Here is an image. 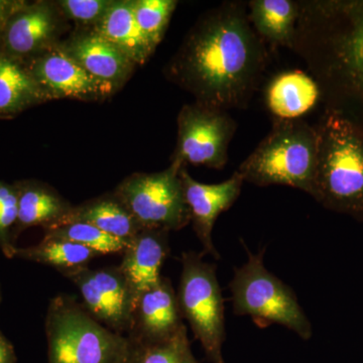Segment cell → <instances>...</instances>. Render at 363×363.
Wrapping results in <instances>:
<instances>
[{"label":"cell","mask_w":363,"mask_h":363,"mask_svg":"<svg viewBox=\"0 0 363 363\" xmlns=\"http://www.w3.org/2000/svg\"><path fill=\"white\" fill-rule=\"evenodd\" d=\"M321 88L300 70L283 72L272 79L266 91L267 108L278 119H298L316 106Z\"/></svg>","instance_id":"17"},{"label":"cell","mask_w":363,"mask_h":363,"mask_svg":"<svg viewBox=\"0 0 363 363\" xmlns=\"http://www.w3.org/2000/svg\"><path fill=\"white\" fill-rule=\"evenodd\" d=\"M92 30L116 45L136 66L143 65L156 50L136 23L133 0L112 2Z\"/></svg>","instance_id":"18"},{"label":"cell","mask_w":363,"mask_h":363,"mask_svg":"<svg viewBox=\"0 0 363 363\" xmlns=\"http://www.w3.org/2000/svg\"><path fill=\"white\" fill-rule=\"evenodd\" d=\"M186 326L178 334L164 342L152 345H135V363H183L190 347Z\"/></svg>","instance_id":"27"},{"label":"cell","mask_w":363,"mask_h":363,"mask_svg":"<svg viewBox=\"0 0 363 363\" xmlns=\"http://www.w3.org/2000/svg\"><path fill=\"white\" fill-rule=\"evenodd\" d=\"M295 45L335 109L363 128V0L298 4ZM294 45V47H295Z\"/></svg>","instance_id":"2"},{"label":"cell","mask_w":363,"mask_h":363,"mask_svg":"<svg viewBox=\"0 0 363 363\" xmlns=\"http://www.w3.org/2000/svg\"><path fill=\"white\" fill-rule=\"evenodd\" d=\"M21 4H16V2L1 1L0 0V28L6 26L7 21L9 20V18L13 16L14 11Z\"/></svg>","instance_id":"30"},{"label":"cell","mask_w":363,"mask_h":363,"mask_svg":"<svg viewBox=\"0 0 363 363\" xmlns=\"http://www.w3.org/2000/svg\"><path fill=\"white\" fill-rule=\"evenodd\" d=\"M180 177L196 235L205 253L214 259H220L212 240L214 224L220 214L233 206L240 197L245 180L236 171L222 183H200L190 176L186 167L181 169Z\"/></svg>","instance_id":"12"},{"label":"cell","mask_w":363,"mask_h":363,"mask_svg":"<svg viewBox=\"0 0 363 363\" xmlns=\"http://www.w3.org/2000/svg\"><path fill=\"white\" fill-rule=\"evenodd\" d=\"M247 250V262L238 267L230 283L233 312L252 316L257 324H279L303 340L312 336V326L295 293L264 264V250Z\"/></svg>","instance_id":"6"},{"label":"cell","mask_w":363,"mask_h":363,"mask_svg":"<svg viewBox=\"0 0 363 363\" xmlns=\"http://www.w3.org/2000/svg\"><path fill=\"white\" fill-rule=\"evenodd\" d=\"M44 238L78 243L94 250L100 255L123 253L130 242L104 233L90 224L80 223V222L45 229Z\"/></svg>","instance_id":"24"},{"label":"cell","mask_w":363,"mask_h":363,"mask_svg":"<svg viewBox=\"0 0 363 363\" xmlns=\"http://www.w3.org/2000/svg\"><path fill=\"white\" fill-rule=\"evenodd\" d=\"M18 192L16 185L0 182V250L7 259L16 253L14 228L18 221Z\"/></svg>","instance_id":"26"},{"label":"cell","mask_w":363,"mask_h":363,"mask_svg":"<svg viewBox=\"0 0 363 363\" xmlns=\"http://www.w3.org/2000/svg\"><path fill=\"white\" fill-rule=\"evenodd\" d=\"M113 0H60L57 6L64 18L92 28L108 11Z\"/></svg>","instance_id":"28"},{"label":"cell","mask_w":363,"mask_h":363,"mask_svg":"<svg viewBox=\"0 0 363 363\" xmlns=\"http://www.w3.org/2000/svg\"><path fill=\"white\" fill-rule=\"evenodd\" d=\"M75 222L90 224L126 241L135 238L143 229L113 193L72 206L70 211L51 228Z\"/></svg>","instance_id":"19"},{"label":"cell","mask_w":363,"mask_h":363,"mask_svg":"<svg viewBox=\"0 0 363 363\" xmlns=\"http://www.w3.org/2000/svg\"><path fill=\"white\" fill-rule=\"evenodd\" d=\"M58 45L91 76L116 91L128 82L136 67L116 45L92 28L74 33Z\"/></svg>","instance_id":"14"},{"label":"cell","mask_w":363,"mask_h":363,"mask_svg":"<svg viewBox=\"0 0 363 363\" xmlns=\"http://www.w3.org/2000/svg\"><path fill=\"white\" fill-rule=\"evenodd\" d=\"M133 4L136 23L150 45L156 49L164 39L178 2L176 0H133Z\"/></svg>","instance_id":"25"},{"label":"cell","mask_w":363,"mask_h":363,"mask_svg":"<svg viewBox=\"0 0 363 363\" xmlns=\"http://www.w3.org/2000/svg\"><path fill=\"white\" fill-rule=\"evenodd\" d=\"M45 331L48 363H128L135 354L128 336L107 328L67 294L50 301Z\"/></svg>","instance_id":"4"},{"label":"cell","mask_w":363,"mask_h":363,"mask_svg":"<svg viewBox=\"0 0 363 363\" xmlns=\"http://www.w3.org/2000/svg\"><path fill=\"white\" fill-rule=\"evenodd\" d=\"M177 300L182 318L187 320L208 362L226 363L222 354L225 340L223 298L216 267L205 262L201 253L189 252L182 255Z\"/></svg>","instance_id":"7"},{"label":"cell","mask_w":363,"mask_h":363,"mask_svg":"<svg viewBox=\"0 0 363 363\" xmlns=\"http://www.w3.org/2000/svg\"><path fill=\"white\" fill-rule=\"evenodd\" d=\"M317 162L316 128L301 119H278L238 172L259 187L288 186L312 196Z\"/></svg>","instance_id":"5"},{"label":"cell","mask_w":363,"mask_h":363,"mask_svg":"<svg viewBox=\"0 0 363 363\" xmlns=\"http://www.w3.org/2000/svg\"><path fill=\"white\" fill-rule=\"evenodd\" d=\"M16 350L13 343L0 332V363H16Z\"/></svg>","instance_id":"29"},{"label":"cell","mask_w":363,"mask_h":363,"mask_svg":"<svg viewBox=\"0 0 363 363\" xmlns=\"http://www.w3.org/2000/svg\"><path fill=\"white\" fill-rule=\"evenodd\" d=\"M318 133L312 197L325 207L363 218V128L327 108Z\"/></svg>","instance_id":"3"},{"label":"cell","mask_w":363,"mask_h":363,"mask_svg":"<svg viewBox=\"0 0 363 363\" xmlns=\"http://www.w3.org/2000/svg\"><path fill=\"white\" fill-rule=\"evenodd\" d=\"M128 363H135V354H133V358H131L130 362H128Z\"/></svg>","instance_id":"32"},{"label":"cell","mask_w":363,"mask_h":363,"mask_svg":"<svg viewBox=\"0 0 363 363\" xmlns=\"http://www.w3.org/2000/svg\"><path fill=\"white\" fill-rule=\"evenodd\" d=\"M183 363H198L194 354H193L192 350H191V346L188 348L187 352H186Z\"/></svg>","instance_id":"31"},{"label":"cell","mask_w":363,"mask_h":363,"mask_svg":"<svg viewBox=\"0 0 363 363\" xmlns=\"http://www.w3.org/2000/svg\"><path fill=\"white\" fill-rule=\"evenodd\" d=\"M63 276L78 289L82 305L91 316L116 333L130 335L138 301L118 267H86Z\"/></svg>","instance_id":"10"},{"label":"cell","mask_w":363,"mask_h":363,"mask_svg":"<svg viewBox=\"0 0 363 363\" xmlns=\"http://www.w3.org/2000/svg\"><path fill=\"white\" fill-rule=\"evenodd\" d=\"M98 257L99 253L78 243L45 238L39 245L18 247L14 253V257L54 267L62 274L88 267Z\"/></svg>","instance_id":"23"},{"label":"cell","mask_w":363,"mask_h":363,"mask_svg":"<svg viewBox=\"0 0 363 363\" xmlns=\"http://www.w3.org/2000/svg\"><path fill=\"white\" fill-rule=\"evenodd\" d=\"M267 64L266 44L253 30L247 6L227 1L197 21L166 73L196 104L227 111L247 106Z\"/></svg>","instance_id":"1"},{"label":"cell","mask_w":363,"mask_h":363,"mask_svg":"<svg viewBox=\"0 0 363 363\" xmlns=\"http://www.w3.org/2000/svg\"><path fill=\"white\" fill-rule=\"evenodd\" d=\"M248 18L262 40L294 48L297 35L298 4L291 0H252Z\"/></svg>","instance_id":"21"},{"label":"cell","mask_w":363,"mask_h":363,"mask_svg":"<svg viewBox=\"0 0 363 363\" xmlns=\"http://www.w3.org/2000/svg\"><path fill=\"white\" fill-rule=\"evenodd\" d=\"M47 101L28 69L0 55V116H13Z\"/></svg>","instance_id":"22"},{"label":"cell","mask_w":363,"mask_h":363,"mask_svg":"<svg viewBox=\"0 0 363 363\" xmlns=\"http://www.w3.org/2000/svg\"><path fill=\"white\" fill-rule=\"evenodd\" d=\"M18 192V221L14 228L16 240L26 228L42 226L48 229L56 225L72 208L52 189L38 183L16 185Z\"/></svg>","instance_id":"20"},{"label":"cell","mask_w":363,"mask_h":363,"mask_svg":"<svg viewBox=\"0 0 363 363\" xmlns=\"http://www.w3.org/2000/svg\"><path fill=\"white\" fill-rule=\"evenodd\" d=\"M169 252V233L167 231L142 229L131 238L118 267L136 301L161 281L162 267Z\"/></svg>","instance_id":"16"},{"label":"cell","mask_w":363,"mask_h":363,"mask_svg":"<svg viewBox=\"0 0 363 363\" xmlns=\"http://www.w3.org/2000/svg\"><path fill=\"white\" fill-rule=\"evenodd\" d=\"M171 281L162 277L154 288L138 298L135 324L128 337L135 345L162 343L175 337L185 327Z\"/></svg>","instance_id":"15"},{"label":"cell","mask_w":363,"mask_h":363,"mask_svg":"<svg viewBox=\"0 0 363 363\" xmlns=\"http://www.w3.org/2000/svg\"><path fill=\"white\" fill-rule=\"evenodd\" d=\"M178 140L171 162L221 169L228 162L236 130L230 114L198 104L184 105L178 116Z\"/></svg>","instance_id":"9"},{"label":"cell","mask_w":363,"mask_h":363,"mask_svg":"<svg viewBox=\"0 0 363 363\" xmlns=\"http://www.w3.org/2000/svg\"><path fill=\"white\" fill-rule=\"evenodd\" d=\"M1 298H2V294H1V289H0V303H1Z\"/></svg>","instance_id":"33"},{"label":"cell","mask_w":363,"mask_h":363,"mask_svg":"<svg viewBox=\"0 0 363 363\" xmlns=\"http://www.w3.org/2000/svg\"><path fill=\"white\" fill-rule=\"evenodd\" d=\"M47 101L62 98L98 101L116 91L91 76L58 44L33 57L28 68Z\"/></svg>","instance_id":"11"},{"label":"cell","mask_w":363,"mask_h":363,"mask_svg":"<svg viewBox=\"0 0 363 363\" xmlns=\"http://www.w3.org/2000/svg\"><path fill=\"white\" fill-rule=\"evenodd\" d=\"M64 16L56 2L21 6L9 18L4 30V47L11 58L38 56L59 44Z\"/></svg>","instance_id":"13"},{"label":"cell","mask_w":363,"mask_h":363,"mask_svg":"<svg viewBox=\"0 0 363 363\" xmlns=\"http://www.w3.org/2000/svg\"><path fill=\"white\" fill-rule=\"evenodd\" d=\"M171 162L157 173H136L124 179L113 194L143 229L178 231L191 223L180 171Z\"/></svg>","instance_id":"8"}]
</instances>
